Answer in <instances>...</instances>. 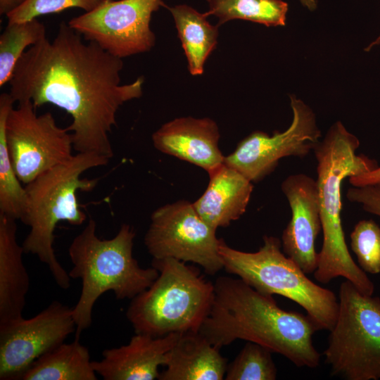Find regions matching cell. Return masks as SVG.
I'll return each instance as SVG.
<instances>
[{"label":"cell","instance_id":"cell-18","mask_svg":"<svg viewBox=\"0 0 380 380\" xmlns=\"http://www.w3.org/2000/svg\"><path fill=\"white\" fill-rule=\"evenodd\" d=\"M15 220L0 214V324L23 317L30 278L17 241Z\"/></svg>","mask_w":380,"mask_h":380},{"label":"cell","instance_id":"cell-25","mask_svg":"<svg viewBox=\"0 0 380 380\" xmlns=\"http://www.w3.org/2000/svg\"><path fill=\"white\" fill-rule=\"evenodd\" d=\"M268 348L248 341L227 365L226 380H274L277 369Z\"/></svg>","mask_w":380,"mask_h":380},{"label":"cell","instance_id":"cell-5","mask_svg":"<svg viewBox=\"0 0 380 380\" xmlns=\"http://www.w3.org/2000/svg\"><path fill=\"white\" fill-rule=\"evenodd\" d=\"M110 158L96 153H77L68 161L43 172L25 185L27 209L22 221L30 230L23 243L25 253L46 264L63 289L70 286L69 274L57 260L53 249L57 224L66 221L79 226L87 220L77 198L78 191H91L98 178H82L87 170L106 165Z\"/></svg>","mask_w":380,"mask_h":380},{"label":"cell","instance_id":"cell-30","mask_svg":"<svg viewBox=\"0 0 380 380\" xmlns=\"http://www.w3.org/2000/svg\"><path fill=\"white\" fill-rule=\"evenodd\" d=\"M27 0H0V14L6 15Z\"/></svg>","mask_w":380,"mask_h":380},{"label":"cell","instance_id":"cell-19","mask_svg":"<svg viewBox=\"0 0 380 380\" xmlns=\"http://www.w3.org/2000/svg\"><path fill=\"white\" fill-rule=\"evenodd\" d=\"M160 380H222L227 359L198 331L182 333L168 352Z\"/></svg>","mask_w":380,"mask_h":380},{"label":"cell","instance_id":"cell-2","mask_svg":"<svg viewBox=\"0 0 380 380\" xmlns=\"http://www.w3.org/2000/svg\"><path fill=\"white\" fill-rule=\"evenodd\" d=\"M214 288L210 311L198 331L214 346L220 349L242 339L282 355L296 367L319 365L312 336L320 329L310 315L280 308L272 296L240 278L220 277Z\"/></svg>","mask_w":380,"mask_h":380},{"label":"cell","instance_id":"cell-17","mask_svg":"<svg viewBox=\"0 0 380 380\" xmlns=\"http://www.w3.org/2000/svg\"><path fill=\"white\" fill-rule=\"evenodd\" d=\"M208 174V187L193 205L201 217L217 230L229 226L246 212L253 185L224 163Z\"/></svg>","mask_w":380,"mask_h":380},{"label":"cell","instance_id":"cell-22","mask_svg":"<svg viewBox=\"0 0 380 380\" xmlns=\"http://www.w3.org/2000/svg\"><path fill=\"white\" fill-rule=\"evenodd\" d=\"M15 101L9 93L0 95V214L23 220L27 209V195L11 163L7 148L5 125Z\"/></svg>","mask_w":380,"mask_h":380},{"label":"cell","instance_id":"cell-31","mask_svg":"<svg viewBox=\"0 0 380 380\" xmlns=\"http://www.w3.org/2000/svg\"><path fill=\"white\" fill-rule=\"evenodd\" d=\"M380 45V34L372 42H370L365 49V51H370L373 48Z\"/></svg>","mask_w":380,"mask_h":380},{"label":"cell","instance_id":"cell-15","mask_svg":"<svg viewBox=\"0 0 380 380\" xmlns=\"http://www.w3.org/2000/svg\"><path fill=\"white\" fill-rule=\"evenodd\" d=\"M220 131L209 118L182 117L163 125L152 135L159 151L196 165L208 173L224 163Z\"/></svg>","mask_w":380,"mask_h":380},{"label":"cell","instance_id":"cell-10","mask_svg":"<svg viewBox=\"0 0 380 380\" xmlns=\"http://www.w3.org/2000/svg\"><path fill=\"white\" fill-rule=\"evenodd\" d=\"M5 135L14 170L25 185L73 156L72 137L67 127H60L50 112L37 115L30 101L18 102L11 110Z\"/></svg>","mask_w":380,"mask_h":380},{"label":"cell","instance_id":"cell-7","mask_svg":"<svg viewBox=\"0 0 380 380\" xmlns=\"http://www.w3.org/2000/svg\"><path fill=\"white\" fill-rule=\"evenodd\" d=\"M281 246L278 238L264 236L260 249L249 253L232 248L221 239L219 253L228 273L239 276L261 293L277 294L294 301L306 310L320 330L330 331L338 310L335 294L311 281L281 252Z\"/></svg>","mask_w":380,"mask_h":380},{"label":"cell","instance_id":"cell-12","mask_svg":"<svg viewBox=\"0 0 380 380\" xmlns=\"http://www.w3.org/2000/svg\"><path fill=\"white\" fill-rule=\"evenodd\" d=\"M289 97L293 120L285 131H275L271 136L262 131L253 132L224 156L226 165L252 183L274 172L283 158L307 156L320 141L321 131L313 110L295 95Z\"/></svg>","mask_w":380,"mask_h":380},{"label":"cell","instance_id":"cell-14","mask_svg":"<svg viewBox=\"0 0 380 380\" xmlns=\"http://www.w3.org/2000/svg\"><path fill=\"white\" fill-rule=\"evenodd\" d=\"M281 189L291 210L281 236L283 252L305 274L314 273L319 261L315 243L322 230L317 180L303 173L293 174L282 182Z\"/></svg>","mask_w":380,"mask_h":380},{"label":"cell","instance_id":"cell-23","mask_svg":"<svg viewBox=\"0 0 380 380\" xmlns=\"http://www.w3.org/2000/svg\"><path fill=\"white\" fill-rule=\"evenodd\" d=\"M206 14L217 18L220 26L232 20H248L266 27L285 26L288 4L283 0H206Z\"/></svg>","mask_w":380,"mask_h":380},{"label":"cell","instance_id":"cell-24","mask_svg":"<svg viewBox=\"0 0 380 380\" xmlns=\"http://www.w3.org/2000/svg\"><path fill=\"white\" fill-rule=\"evenodd\" d=\"M46 28L37 18L8 23L0 36V87L9 82L25 51L45 38Z\"/></svg>","mask_w":380,"mask_h":380},{"label":"cell","instance_id":"cell-27","mask_svg":"<svg viewBox=\"0 0 380 380\" xmlns=\"http://www.w3.org/2000/svg\"><path fill=\"white\" fill-rule=\"evenodd\" d=\"M103 0H27L6 16L8 23H20L39 16L59 13L77 8L89 12L98 7Z\"/></svg>","mask_w":380,"mask_h":380},{"label":"cell","instance_id":"cell-21","mask_svg":"<svg viewBox=\"0 0 380 380\" xmlns=\"http://www.w3.org/2000/svg\"><path fill=\"white\" fill-rule=\"evenodd\" d=\"M88 348L77 338L63 343L38 358L23 374V380H96Z\"/></svg>","mask_w":380,"mask_h":380},{"label":"cell","instance_id":"cell-16","mask_svg":"<svg viewBox=\"0 0 380 380\" xmlns=\"http://www.w3.org/2000/svg\"><path fill=\"white\" fill-rule=\"evenodd\" d=\"M182 333L160 337L136 334L128 344L106 349L100 361H92L96 373L105 380H153L164 365L168 352Z\"/></svg>","mask_w":380,"mask_h":380},{"label":"cell","instance_id":"cell-11","mask_svg":"<svg viewBox=\"0 0 380 380\" xmlns=\"http://www.w3.org/2000/svg\"><path fill=\"white\" fill-rule=\"evenodd\" d=\"M162 0H103L68 24L84 40L120 58L149 51L156 44L150 23Z\"/></svg>","mask_w":380,"mask_h":380},{"label":"cell","instance_id":"cell-6","mask_svg":"<svg viewBox=\"0 0 380 380\" xmlns=\"http://www.w3.org/2000/svg\"><path fill=\"white\" fill-rule=\"evenodd\" d=\"M152 266L158 277L132 299L126 312L136 334L160 337L198 331L213 303L214 284L175 258H153Z\"/></svg>","mask_w":380,"mask_h":380},{"label":"cell","instance_id":"cell-9","mask_svg":"<svg viewBox=\"0 0 380 380\" xmlns=\"http://www.w3.org/2000/svg\"><path fill=\"white\" fill-rule=\"evenodd\" d=\"M205 222L193 203L179 201L157 208L144 236V244L155 259L175 258L191 262L215 275L224 268L219 253L221 239Z\"/></svg>","mask_w":380,"mask_h":380},{"label":"cell","instance_id":"cell-4","mask_svg":"<svg viewBox=\"0 0 380 380\" xmlns=\"http://www.w3.org/2000/svg\"><path fill=\"white\" fill-rule=\"evenodd\" d=\"M96 229V222L89 219L68 248L73 265L69 276L82 280L81 293L72 309L77 338L90 327L94 305L102 294L112 291L117 299H132L159 275L153 266L141 267L133 257L135 232L130 225L123 224L110 239H99Z\"/></svg>","mask_w":380,"mask_h":380},{"label":"cell","instance_id":"cell-32","mask_svg":"<svg viewBox=\"0 0 380 380\" xmlns=\"http://www.w3.org/2000/svg\"><path fill=\"white\" fill-rule=\"evenodd\" d=\"M318 0H299L300 3L306 8H311L314 7Z\"/></svg>","mask_w":380,"mask_h":380},{"label":"cell","instance_id":"cell-26","mask_svg":"<svg viewBox=\"0 0 380 380\" xmlns=\"http://www.w3.org/2000/svg\"><path fill=\"white\" fill-rule=\"evenodd\" d=\"M350 246L365 272H380V227L374 220H362L355 224L350 234Z\"/></svg>","mask_w":380,"mask_h":380},{"label":"cell","instance_id":"cell-1","mask_svg":"<svg viewBox=\"0 0 380 380\" xmlns=\"http://www.w3.org/2000/svg\"><path fill=\"white\" fill-rule=\"evenodd\" d=\"M122 58L109 53L82 36L68 23L59 25L52 41L47 37L28 48L18 61L10 94L17 102L31 101L34 108L56 106L72 118L67 127L74 150L110 158V134L125 102L143 94L144 77L121 84Z\"/></svg>","mask_w":380,"mask_h":380},{"label":"cell","instance_id":"cell-13","mask_svg":"<svg viewBox=\"0 0 380 380\" xmlns=\"http://www.w3.org/2000/svg\"><path fill=\"white\" fill-rule=\"evenodd\" d=\"M73 308L53 301L32 318L0 324V379H21L41 356L76 331Z\"/></svg>","mask_w":380,"mask_h":380},{"label":"cell","instance_id":"cell-28","mask_svg":"<svg viewBox=\"0 0 380 380\" xmlns=\"http://www.w3.org/2000/svg\"><path fill=\"white\" fill-rule=\"evenodd\" d=\"M346 198L353 203L361 204L367 212L380 217V181L348 189Z\"/></svg>","mask_w":380,"mask_h":380},{"label":"cell","instance_id":"cell-3","mask_svg":"<svg viewBox=\"0 0 380 380\" xmlns=\"http://www.w3.org/2000/svg\"><path fill=\"white\" fill-rule=\"evenodd\" d=\"M359 146L357 137L337 121L312 151L317 161V184L323 232L322 247L314 276L322 284H328L338 277H345L361 293L371 296L374 284L348 251L341 215V189L344 179L379 167L376 160L355 153Z\"/></svg>","mask_w":380,"mask_h":380},{"label":"cell","instance_id":"cell-20","mask_svg":"<svg viewBox=\"0 0 380 380\" xmlns=\"http://www.w3.org/2000/svg\"><path fill=\"white\" fill-rule=\"evenodd\" d=\"M165 7L174 18L190 74L202 75L206 60L217 44L219 26L210 23L206 13L186 4Z\"/></svg>","mask_w":380,"mask_h":380},{"label":"cell","instance_id":"cell-8","mask_svg":"<svg viewBox=\"0 0 380 380\" xmlns=\"http://www.w3.org/2000/svg\"><path fill=\"white\" fill-rule=\"evenodd\" d=\"M324 355L332 375L380 379V298L361 293L348 280L341 284L337 318Z\"/></svg>","mask_w":380,"mask_h":380},{"label":"cell","instance_id":"cell-29","mask_svg":"<svg viewBox=\"0 0 380 380\" xmlns=\"http://www.w3.org/2000/svg\"><path fill=\"white\" fill-rule=\"evenodd\" d=\"M380 181V167L372 171L349 177V182L353 186H362Z\"/></svg>","mask_w":380,"mask_h":380}]
</instances>
